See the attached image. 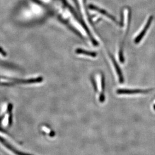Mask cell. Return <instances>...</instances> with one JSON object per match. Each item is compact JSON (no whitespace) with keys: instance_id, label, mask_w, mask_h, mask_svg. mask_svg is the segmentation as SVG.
Instances as JSON below:
<instances>
[{"instance_id":"1","label":"cell","mask_w":155,"mask_h":155,"mask_svg":"<svg viewBox=\"0 0 155 155\" xmlns=\"http://www.w3.org/2000/svg\"><path fill=\"white\" fill-rule=\"evenodd\" d=\"M41 78L33 79H15V78H1L0 83L5 85H24L38 83L42 82Z\"/></svg>"},{"instance_id":"2","label":"cell","mask_w":155,"mask_h":155,"mask_svg":"<svg viewBox=\"0 0 155 155\" xmlns=\"http://www.w3.org/2000/svg\"><path fill=\"white\" fill-rule=\"evenodd\" d=\"M153 20V16H151L149 18L146 24L145 27L143 28V29L140 32V33L139 34V35L137 36L136 39L135 40V43H138L140 42V40H142V38H143V35H145L146 34V32L148 30V28H149L150 24H151V22Z\"/></svg>"},{"instance_id":"3","label":"cell","mask_w":155,"mask_h":155,"mask_svg":"<svg viewBox=\"0 0 155 155\" xmlns=\"http://www.w3.org/2000/svg\"><path fill=\"white\" fill-rule=\"evenodd\" d=\"M89 9L91 10L95 11H97V12H100V13L101 14H103V15H104V16H107V17L109 18L110 19L112 20L113 21H114L116 23H117L114 18L113 17V16H111V15H110L109 14L105 12V11H104V10L100 9V8H98L96 6H94V5H90L89 6Z\"/></svg>"},{"instance_id":"4","label":"cell","mask_w":155,"mask_h":155,"mask_svg":"<svg viewBox=\"0 0 155 155\" xmlns=\"http://www.w3.org/2000/svg\"><path fill=\"white\" fill-rule=\"evenodd\" d=\"M149 92V90H125L121 89L117 90L118 94H137L140 93H146Z\"/></svg>"},{"instance_id":"5","label":"cell","mask_w":155,"mask_h":155,"mask_svg":"<svg viewBox=\"0 0 155 155\" xmlns=\"http://www.w3.org/2000/svg\"><path fill=\"white\" fill-rule=\"evenodd\" d=\"M76 53L77 54H84L85 56H90L92 57H95L97 56V53L94 52H91V51H86L85 50H83L82 49H78L76 50Z\"/></svg>"}]
</instances>
